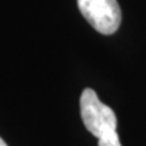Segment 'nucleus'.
I'll return each instance as SVG.
<instances>
[{"label": "nucleus", "mask_w": 146, "mask_h": 146, "mask_svg": "<svg viewBox=\"0 0 146 146\" xmlns=\"http://www.w3.org/2000/svg\"><path fill=\"white\" fill-rule=\"evenodd\" d=\"M0 146H8V145H7V143H5V142L3 141L1 138H0Z\"/></svg>", "instance_id": "obj_4"}, {"label": "nucleus", "mask_w": 146, "mask_h": 146, "mask_svg": "<svg viewBox=\"0 0 146 146\" xmlns=\"http://www.w3.org/2000/svg\"><path fill=\"white\" fill-rule=\"evenodd\" d=\"M80 114L85 129L100 138L107 133L116 130V115L108 106L102 103L94 89L85 88L80 96Z\"/></svg>", "instance_id": "obj_1"}, {"label": "nucleus", "mask_w": 146, "mask_h": 146, "mask_svg": "<svg viewBox=\"0 0 146 146\" xmlns=\"http://www.w3.org/2000/svg\"><path fill=\"white\" fill-rule=\"evenodd\" d=\"M98 139H99L98 141V146H122L116 130L111 131V133H107V134L102 135Z\"/></svg>", "instance_id": "obj_3"}, {"label": "nucleus", "mask_w": 146, "mask_h": 146, "mask_svg": "<svg viewBox=\"0 0 146 146\" xmlns=\"http://www.w3.org/2000/svg\"><path fill=\"white\" fill-rule=\"evenodd\" d=\"M78 10L91 26L100 34L116 33L122 22V11L116 0H77Z\"/></svg>", "instance_id": "obj_2"}]
</instances>
